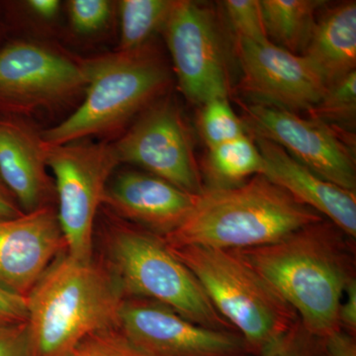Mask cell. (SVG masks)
I'll return each mask as SVG.
<instances>
[{"label":"cell","instance_id":"obj_28","mask_svg":"<svg viewBox=\"0 0 356 356\" xmlns=\"http://www.w3.org/2000/svg\"><path fill=\"white\" fill-rule=\"evenodd\" d=\"M0 356H32L26 323L0 327Z\"/></svg>","mask_w":356,"mask_h":356},{"label":"cell","instance_id":"obj_9","mask_svg":"<svg viewBox=\"0 0 356 356\" xmlns=\"http://www.w3.org/2000/svg\"><path fill=\"white\" fill-rule=\"evenodd\" d=\"M161 30L185 97L199 106L228 98V64L213 11L198 2L175 0Z\"/></svg>","mask_w":356,"mask_h":356},{"label":"cell","instance_id":"obj_2","mask_svg":"<svg viewBox=\"0 0 356 356\" xmlns=\"http://www.w3.org/2000/svg\"><path fill=\"white\" fill-rule=\"evenodd\" d=\"M26 299L32 356H70L88 337L118 327L126 298L105 266L65 252Z\"/></svg>","mask_w":356,"mask_h":356},{"label":"cell","instance_id":"obj_33","mask_svg":"<svg viewBox=\"0 0 356 356\" xmlns=\"http://www.w3.org/2000/svg\"><path fill=\"white\" fill-rule=\"evenodd\" d=\"M22 213L17 201L0 179V218L16 217Z\"/></svg>","mask_w":356,"mask_h":356},{"label":"cell","instance_id":"obj_17","mask_svg":"<svg viewBox=\"0 0 356 356\" xmlns=\"http://www.w3.org/2000/svg\"><path fill=\"white\" fill-rule=\"evenodd\" d=\"M44 143L24 123L0 120V177L25 212L48 206L54 187Z\"/></svg>","mask_w":356,"mask_h":356},{"label":"cell","instance_id":"obj_27","mask_svg":"<svg viewBox=\"0 0 356 356\" xmlns=\"http://www.w3.org/2000/svg\"><path fill=\"white\" fill-rule=\"evenodd\" d=\"M320 341L312 336L299 320L286 334L271 344L261 356H318Z\"/></svg>","mask_w":356,"mask_h":356},{"label":"cell","instance_id":"obj_1","mask_svg":"<svg viewBox=\"0 0 356 356\" xmlns=\"http://www.w3.org/2000/svg\"><path fill=\"white\" fill-rule=\"evenodd\" d=\"M353 238L329 220L266 247L236 250L280 295L312 336L339 331L344 290L355 280Z\"/></svg>","mask_w":356,"mask_h":356},{"label":"cell","instance_id":"obj_15","mask_svg":"<svg viewBox=\"0 0 356 356\" xmlns=\"http://www.w3.org/2000/svg\"><path fill=\"white\" fill-rule=\"evenodd\" d=\"M197 198L151 173L128 170L110 179L102 204L115 217L165 238L184 224Z\"/></svg>","mask_w":356,"mask_h":356},{"label":"cell","instance_id":"obj_21","mask_svg":"<svg viewBox=\"0 0 356 356\" xmlns=\"http://www.w3.org/2000/svg\"><path fill=\"white\" fill-rule=\"evenodd\" d=\"M175 0H122L120 51L133 50L151 41L156 30L165 25Z\"/></svg>","mask_w":356,"mask_h":356},{"label":"cell","instance_id":"obj_32","mask_svg":"<svg viewBox=\"0 0 356 356\" xmlns=\"http://www.w3.org/2000/svg\"><path fill=\"white\" fill-rule=\"evenodd\" d=\"M27 6L35 15L42 19L50 20L57 16L60 2L58 0H30L27 2Z\"/></svg>","mask_w":356,"mask_h":356},{"label":"cell","instance_id":"obj_22","mask_svg":"<svg viewBox=\"0 0 356 356\" xmlns=\"http://www.w3.org/2000/svg\"><path fill=\"white\" fill-rule=\"evenodd\" d=\"M307 113L310 118L351 132L356 117V70L330 86L320 102Z\"/></svg>","mask_w":356,"mask_h":356},{"label":"cell","instance_id":"obj_19","mask_svg":"<svg viewBox=\"0 0 356 356\" xmlns=\"http://www.w3.org/2000/svg\"><path fill=\"white\" fill-rule=\"evenodd\" d=\"M269 41L301 56L310 41L318 15L327 6L323 0H261Z\"/></svg>","mask_w":356,"mask_h":356},{"label":"cell","instance_id":"obj_12","mask_svg":"<svg viewBox=\"0 0 356 356\" xmlns=\"http://www.w3.org/2000/svg\"><path fill=\"white\" fill-rule=\"evenodd\" d=\"M118 329L146 356H252L236 332L202 327L152 300H124Z\"/></svg>","mask_w":356,"mask_h":356},{"label":"cell","instance_id":"obj_11","mask_svg":"<svg viewBox=\"0 0 356 356\" xmlns=\"http://www.w3.org/2000/svg\"><path fill=\"white\" fill-rule=\"evenodd\" d=\"M83 63L41 44L16 42L0 51V109L27 113L63 104L86 90Z\"/></svg>","mask_w":356,"mask_h":356},{"label":"cell","instance_id":"obj_29","mask_svg":"<svg viewBox=\"0 0 356 356\" xmlns=\"http://www.w3.org/2000/svg\"><path fill=\"white\" fill-rule=\"evenodd\" d=\"M27 299L0 287V327L27 322Z\"/></svg>","mask_w":356,"mask_h":356},{"label":"cell","instance_id":"obj_8","mask_svg":"<svg viewBox=\"0 0 356 356\" xmlns=\"http://www.w3.org/2000/svg\"><path fill=\"white\" fill-rule=\"evenodd\" d=\"M250 134L270 140L318 177L355 192V137L350 131L286 110L238 102Z\"/></svg>","mask_w":356,"mask_h":356},{"label":"cell","instance_id":"obj_3","mask_svg":"<svg viewBox=\"0 0 356 356\" xmlns=\"http://www.w3.org/2000/svg\"><path fill=\"white\" fill-rule=\"evenodd\" d=\"M325 218L264 175L229 188H205L184 224L163 238L185 245L243 250L266 247Z\"/></svg>","mask_w":356,"mask_h":356},{"label":"cell","instance_id":"obj_18","mask_svg":"<svg viewBox=\"0 0 356 356\" xmlns=\"http://www.w3.org/2000/svg\"><path fill=\"white\" fill-rule=\"evenodd\" d=\"M301 56L329 88L356 70V2L323 9Z\"/></svg>","mask_w":356,"mask_h":356},{"label":"cell","instance_id":"obj_24","mask_svg":"<svg viewBox=\"0 0 356 356\" xmlns=\"http://www.w3.org/2000/svg\"><path fill=\"white\" fill-rule=\"evenodd\" d=\"M225 11L235 39H247L262 42L267 37L261 0H227Z\"/></svg>","mask_w":356,"mask_h":356},{"label":"cell","instance_id":"obj_30","mask_svg":"<svg viewBox=\"0 0 356 356\" xmlns=\"http://www.w3.org/2000/svg\"><path fill=\"white\" fill-rule=\"evenodd\" d=\"M318 356H356L355 337L341 330L332 332L321 339Z\"/></svg>","mask_w":356,"mask_h":356},{"label":"cell","instance_id":"obj_16","mask_svg":"<svg viewBox=\"0 0 356 356\" xmlns=\"http://www.w3.org/2000/svg\"><path fill=\"white\" fill-rule=\"evenodd\" d=\"M252 136L264 159L261 175L336 225L346 236L356 238L355 192L318 177L270 140Z\"/></svg>","mask_w":356,"mask_h":356},{"label":"cell","instance_id":"obj_10","mask_svg":"<svg viewBox=\"0 0 356 356\" xmlns=\"http://www.w3.org/2000/svg\"><path fill=\"white\" fill-rule=\"evenodd\" d=\"M113 147L120 163L140 166L195 195L205 189L191 132L172 98L147 107Z\"/></svg>","mask_w":356,"mask_h":356},{"label":"cell","instance_id":"obj_31","mask_svg":"<svg viewBox=\"0 0 356 356\" xmlns=\"http://www.w3.org/2000/svg\"><path fill=\"white\" fill-rule=\"evenodd\" d=\"M339 325L341 331L355 337L356 332V280L344 290L339 308Z\"/></svg>","mask_w":356,"mask_h":356},{"label":"cell","instance_id":"obj_4","mask_svg":"<svg viewBox=\"0 0 356 356\" xmlns=\"http://www.w3.org/2000/svg\"><path fill=\"white\" fill-rule=\"evenodd\" d=\"M83 65L88 76L83 104L62 123L40 133L47 145L118 132L163 97L172 84L165 56L152 41L133 50L84 60Z\"/></svg>","mask_w":356,"mask_h":356},{"label":"cell","instance_id":"obj_7","mask_svg":"<svg viewBox=\"0 0 356 356\" xmlns=\"http://www.w3.org/2000/svg\"><path fill=\"white\" fill-rule=\"evenodd\" d=\"M44 158L55 177L58 220L67 254L77 261H92L96 215L115 168L120 165L113 144L44 143Z\"/></svg>","mask_w":356,"mask_h":356},{"label":"cell","instance_id":"obj_23","mask_svg":"<svg viewBox=\"0 0 356 356\" xmlns=\"http://www.w3.org/2000/svg\"><path fill=\"white\" fill-rule=\"evenodd\" d=\"M197 124L208 149L248 134L245 123L232 108L229 98H214L200 105Z\"/></svg>","mask_w":356,"mask_h":356},{"label":"cell","instance_id":"obj_13","mask_svg":"<svg viewBox=\"0 0 356 356\" xmlns=\"http://www.w3.org/2000/svg\"><path fill=\"white\" fill-rule=\"evenodd\" d=\"M242 70L240 92L250 103L296 113L314 108L327 91L324 79L303 56L273 42L235 39Z\"/></svg>","mask_w":356,"mask_h":356},{"label":"cell","instance_id":"obj_25","mask_svg":"<svg viewBox=\"0 0 356 356\" xmlns=\"http://www.w3.org/2000/svg\"><path fill=\"white\" fill-rule=\"evenodd\" d=\"M70 356H146L122 334L118 327L105 330L84 339Z\"/></svg>","mask_w":356,"mask_h":356},{"label":"cell","instance_id":"obj_26","mask_svg":"<svg viewBox=\"0 0 356 356\" xmlns=\"http://www.w3.org/2000/svg\"><path fill=\"white\" fill-rule=\"evenodd\" d=\"M67 7L72 28L81 34L102 29L111 13V3L106 0H70Z\"/></svg>","mask_w":356,"mask_h":356},{"label":"cell","instance_id":"obj_5","mask_svg":"<svg viewBox=\"0 0 356 356\" xmlns=\"http://www.w3.org/2000/svg\"><path fill=\"white\" fill-rule=\"evenodd\" d=\"M170 248L195 276L219 315L243 337L250 355L261 356L298 323L291 307L236 250Z\"/></svg>","mask_w":356,"mask_h":356},{"label":"cell","instance_id":"obj_6","mask_svg":"<svg viewBox=\"0 0 356 356\" xmlns=\"http://www.w3.org/2000/svg\"><path fill=\"white\" fill-rule=\"evenodd\" d=\"M105 242V267L125 298L158 302L208 329L233 330L161 236L115 217Z\"/></svg>","mask_w":356,"mask_h":356},{"label":"cell","instance_id":"obj_20","mask_svg":"<svg viewBox=\"0 0 356 356\" xmlns=\"http://www.w3.org/2000/svg\"><path fill=\"white\" fill-rule=\"evenodd\" d=\"M264 159L250 134L210 147L204 163L205 188H229L264 172Z\"/></svg>","mask_w":356,"mask_h":356},{"label":"cell","instance_id":"obj_14","mask_svg":"<svg viewBox=\"0 0 356 356\" xmlns=\"http://www.w3.org/2000/svg\"><path fill=\"white\" fill-rule=\"evenodd\" d=\"M65 252L57 211L50 205L0 218V287L26 298Z\"/></svg>","mask_w":356,"mask_h":356}]
</instances>
